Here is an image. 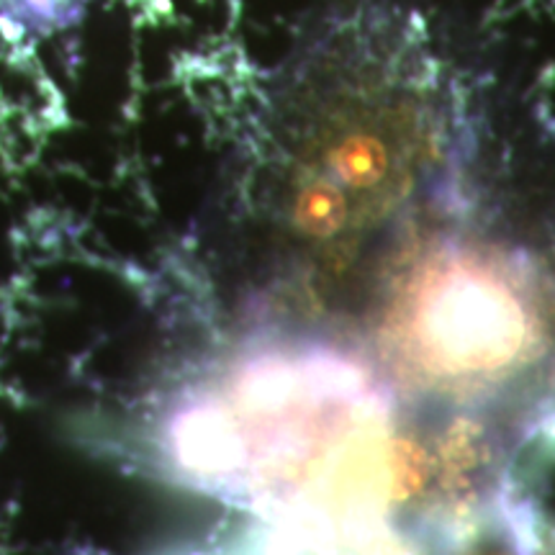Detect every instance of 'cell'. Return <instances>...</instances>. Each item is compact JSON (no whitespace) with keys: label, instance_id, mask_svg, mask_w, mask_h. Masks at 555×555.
<instances>
[{"label":"cell","instance_id":"obj_2","mask_svg":"<svg viewBox=\"0 0 555 555\" xmlns=\"http://www.w3.org/2000/svg\"><path fill=\"white\" fill-rule=\"evenodd\" d=\"M176 468L319 555H397L442 486L427 414L322 339L268 337L176 412Z\"/></svg>","mask_w":555,"mask_h":555},{"label":"cell","instance_id":"obj_4","mask_svg":"<svg viewBox=\"0 0 555 555\" xmlns=\"http://www.w3.org/2000/svg\"><path fill=\"white\" fill-rule=\"evenodd\" d=\"M90 0H0V29L24 37H50L82 18Z\"/></svg>","mask_w":555,"mask_h":555},{"label":"cell","instance_id":"obj_3","mask_svg":"<svg viewBox=\"0 0 555 555\" xmlns=\"http://www.w3.org/2000/svg\"><path fill=\"white\" fill-rule=\"evenodd\" d=\"M388 247L373 322L388 384L437 404H481L535 358V301L515 255L483 237L474 170Z\"/></svg>","mask_w":555,"mask_h":555},{"label":"cell","instance_id":"obj_1","mask_svg":"<svg viewBox=\"0 0 555 555\" xmlns=\"http://www.w3.org/2000/svg\"><path fill=\"white\" fill-rule=\"evenodd\" d=\"M476 155L474 93L427 21L350 0L275 69L249 189L273 232L335 268L391 245Z\"/></svg>","mask_w":555,"mask_h":555}]
</instances>
